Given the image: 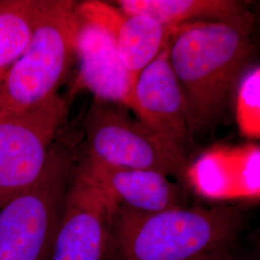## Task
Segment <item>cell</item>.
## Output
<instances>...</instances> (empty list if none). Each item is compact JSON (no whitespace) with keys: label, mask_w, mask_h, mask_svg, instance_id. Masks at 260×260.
Returning a JSON list of instances; mask_svg holds the SVG:
<instances>
[{"label":"cell","mask_w":260,"mask_h":260,"mask_svg":"<svg viewBox=\"0 0 260 260\" xmlns=\"http://www.w3.org/2000/svg\"><path fill=\"white\" fill-rule=\"evenodd\" d=\"M113 3L126 14L148 17L167 27L212 21L251 33L254 25L251 12L234 0H117Z\"/></svg>","instance_id":"obj_12"},{"label":"cell","mask_w":260,"mask_h":260,"mask_svg":"<svg viewBox=\"0 0 260 260\" xmlns=\"http://www.w3.org/2000/svg\"><path fill=\"white\" fill-rule=\"evenodd\" d=\"M77 165L117 205L145 213L185 207L182 187L163 174L112 166L85 153L78 155Z\"/></svg>","instance_id":"obj_10"},{"label":"cell","mask_w":260,"mask_h":260,"mask_svg":"<svg viewBox=\"0 0 260 260\" xmlns=\"http://www.w3.org/2000/svg\"><path fill=\"white\" fill-rule=\"evenodd\" d=\"M218 260H239V259H233L231 257V255H229V256H226V257H223V258H221V259Z\"/></svg>","instance_id":"obj_15"},{"label":"cell","mask_w":260,"mask_h":260,"mask_svg":"<svg viewBox=\"0 0 260 260\" xmlns=\"http://www.w3.org/2000/svg\"><path fill=\"white\" fill-rule=\"evenodd\" d=\"M76 58L79 69L72 94L89 91L93 99L117 103L129 109L136 80L122 64L108 33L80 18Z\"/></svg>","instance_id":"obj_11"},{"label":"cell","mask_w":260,"mask_h":260,"mask_svg":"<svg viewBox=\"0 0 260 260\" xmlns=\"http://www.w3.org/2000/svg\"><path fill=\"white\" fill-rule=\"evenodd\" d=\"M68 106L56 94L27 111L0 115V209L42 176Z\"/></svg>","instance_id":"obj_6"},{"label":"cell","mask_w":260,"mask_h":260,"mask_svg":"<svg viewBox=\"0 0 260 260\" xmlns=\"http://www.w3.org/2000/svg\"><path fill=\"white\" fill-rule=\"evenodd\" d=\"M251 33L223 22L178 26L169 42V59L183 93L194 137L222 122L232 110L256 47Z\"/></svg>","instance_id":"obj_1"},{"label":"cell","mask_w":260,"mask_h":260,"mask_svg":"<svg viewBox=\"0 0 260 260\" xmlns=\"http://www.w3.org/2000/svg\"><path fill=\"white\" fill-rule=\"evenodd\" d=\"M77 158L75 137L59 133L37 182L0 209V260H49Z\"/></svg>","instance_id":"obj_4"},{"label":"cell","mask_w":260,"mask_h":260,"mask_svg":"<svg viewBox=\"0 0 260 260\" xmlns=\"http://www.w3.org/2000/svg\"><path fill=\"white\" fill-rule=\"evenodd\" d=\"M129 109L187 157L193 136L187 121L183 93L170 63L169 43L138 76Z\"/></svg>","instance_id":"obj_8"},{"label":"cell","mask_w":260,"mask_h":260,"mask_svg":"<svg viewBox=\"0 0 260 260\" xmlns=\"http://www.w3.org/2000/svg\"><path fill=\"white\" fill-rule=\"evenodd\" d=\"M245 223L237 206L180 207L145 213L117 205L104 260H218Z\"/></svg>","instance_id":"obj_2"},{"label":"cell","mask_w":260,"mask_h":260,"mask_svg":"<svg viewBox=\"0 0 260 260\" xmlns=\"http://www.w3.org/2000/svg\"><path fill=\"white\" fill-rule=\"evenodd\" d=\"M73 0H46L27 48L0 81V115L27 111L56 94L76 57Z\"/></svg>","instance_id":"obj_3"},{"label":"cell","mask_w":260,"mask_h":260,"mask_svg":"<svg viewBox=\"0 0 260 260\" xmlns=\"http://www.w3.org/2000/svg\"><path fill=\"white\" fill-rule=\"evenodd\" d=\"M76 12L80 19L108 33L122 64L135 80L166 47L177 28L164 26L145 16L126 14L115 4L100 0L76 3Z\"/></svg>","instance_id":"obj_9"},{"label":"cell","mask_w":260,"mask_h":260,"mask_svg":"<svg viewBox=\"0 0 260 260\" xmlns=\"http://www.w3.org/2000/svg\"><path fill=\"white\" fill-rule=\"evenodd\" d=\"M116 207L76 161L49 260H104L108 226Z\"/></svg>","instance_id":"obj_7"},{"label":"cell","mask_w":260,"mask_h":260,"mask_svg":"<svg viewBox=\"0 0 260 260\" xmlns=\"http://www.w3.org/2000/svg\"><path fill=\"white\" fill-rule=\"evenodd\" d=\"M46 0H0V81L27 48Z\"/></svg>","instance_id":"obj_13"},{"label":"cell","mask_w":260,"mask_h":260,"mask_svg":"<svg viewBox=\"0 0 260 260\" xmlns=\"http://www.w3.org/2000/svg\"><path fill=\"white\" fill-rule=\"evenodd\" d=\"M85 154L116 167L154 171L187 182L190 163L128 109L93 99L83 121Z\"/></svg>","instance_id":"obj_5"},{"label":"cell","mask_w":260,"mask_h":260,"mask_svg":"<svg viewBox=\"0 0 260 260\" xmlns=\"http://www.w3.org/2000/svg\"><path fill=\"white\" fill-rule=\"evenodd\" d=\"M236 102L238 120L244 133L260 135V68L243 78Z\"/></svg>","instance_id":"obj_14"}]
</instances>
